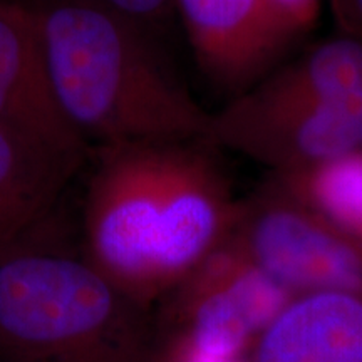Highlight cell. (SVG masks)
<instances>
[{
    "mask_svg": "<svg viewBox=\"0 0 362 362\" xmlns=\"http://www.w3.org/2000/svg\"><path fill=\"white\" fill-rule=\"evenodd\" d=\"M205 139L96 146L84 205V253L151 309L228 238L237 216L226 173Z\"/></svg>",
    "mask_w": 362,
    "mask_h": 362,
    "instance_id": "obj_1",
    "label": "cell"
},
{
    "mask_svg": "<svg viewBox=\"0 0 362 362\" xmlns=\"http://www.w3.org/2000/svg\"><path fill=\"white\" fill-rule=\"evenodd\" d=\"M54 96L86 143L205 139L203 110L161 64L141 27L99 0L34 7Z\"/></svg>",
    "mask_w": 362,
    "mask_h": 362,
    "instance_id": "obj_2",
    "label": "cell"
},
{
    "mask_svg": "<svg viewBox=\"0 0 362 362\" xmlns=\"http://www.w3.org/2000/svg\"><path fill=\"white\" fill-rule=\"evenodd\" d=\"M0 252L4 362H153L149 310L88 259L37 237Z\"/></svg>",
    "mask_w": 362,
    "mask_h": 362,
    "instance_id": "obj_3",
    "label": "cell"
},
{
    "mask_svg": "<svg viewBox=\"0 0 362 362\" xmlns=\"http://www.w3.org/2000/svg\"><path fill=\"white\" fill-rule=\"evenodd\" d=\"M206 141L272 175H296L362 151V40H320L211 112Z\"/></svg>",
    "mask_w": 362,
    "mask_h": 362,
    "instance_id": "obj_4",
    "label": "cell"
},
{
    "mask_svg": "<svg viewBox=\"0 0 362 362\" xmlns=\"http://www.w3.org/2000/svg\"><path fill=\"white\" fill-rule=\"evenodd\" d=\"M228 240L293 296L362 293V242L270 176L238 200Z\"/></svg>",
    "mask_w": 362,
    "mask_h": 362,
    "instance_id": "obj_5",
    "label": "cell"
},
{
    "mask_svg": "<svg viewBox=\"0 0 362 362\" xmlns=\"http://www.w3.org/2000/svg\"><path fill=\"white\" fill-rule=\"evenodd\" d=\"M293 293L225 240L163 304L165 341L221 357H245Z\"/></svg>",
    "mask_w": 362,
    "mask_h": 362,
    "instance_id": "obj_6",
    "label": "cell"
},
{
    "mask_svg": "<svg viewBox=\"0 0 362 362\" xmlns=\"http://www.w3.org/2000/svg\"><path fill=\"white\" fill-rule=\"evenodd\" d=\"M198 66L216 88L247 90L296 42L270 0H175Z\"/></svg>",
    "mask_w": 362,
    "mask_h": 362,
    "instance_id": "obj_7",
    "label": "cell"
},
{
    "mask_svg": "<svg viewBox=\"0 0 362 362\" xmlns=\"http://www.w3.org/2000/svg\"><path fill=\"white\" fill-rule=\"evenodd\" d=\"M0 124L66 151L89 153L54 96L34 7L11 0H0Z\"/></svg>",
    "mask_w": 362,
    "mask_h": 362,
    "instance_id": "obj_8",
    "label": "cell"
},
{
    "mask_svg": "<svg viewBox=\"0 0 362 362\" xmlns=\"http://www.w3.org/2000/svg\"><path fill=\"white\" fill-rule=\"evenodd\" d=\"M245 361L362 362V293H297L255 339Z\"/></svg>",
    "mask_w": 362,
    "mask_h": 362,
    "instance_id": "obj_9",
    "label": "cell"
},
{
    "mask_svg": "<svg viewBox=\"0 0 362 362\" xmlns=\"http://www.w3.org/2000/svg\"><path fill=\"white\" fill-rule=\"evenodd\" d=\"M84 158L0 124V252L42 226Z\"/></svg>",
    "mask_w": 362,
    "mask_h": 362,
    "instance_id": "obj_10",
    "label": "cell"
},
{
    "mask_svg": "<svg viewBox=\"0 0 362 362\" xmlns=\"http://www.w3.org/2000/svg\"><path fill=\"white\" fill-rule=\"evenodd\" d=\"M362 242V151L296 175H270Z\"/></svg>",
    "mask_w": 362,
    "mask_h": 362,
    "instance_id": "obj_11",
    "label": "cell"
},
{
    "mask_svg": "<svg viewBox=\"0 0 362 362\" xmlns=\"http://www.w3.org/2000/svg\"><path fill=\"white\" fill-rule=\"evenodd\" d=\"M99 2L141 27L144 33L166 24L175 11V0H99Z\"/></svg>",
    "mask_w": 362,
    "mask_h": 362,
    "instance_id": "obj_12",
    "label": "cell"
},
{
    "mask_svg": "<svg viewBox=\"0 0 362 362\" xmlns=\"http://www.w3.org/2000/svg\"><path fill=\"white\" fill-rule=\"evenodd\" d=\"M287 25L298 35L305 34L315 24L320 0H270Z\"/></svg>",
    "mask_w": 362,
    "mask_h": 362,
    "instance_id": "obj_13",
    "label": "cell"
},
{
    "mask_svg": "<svg viewBox=\"0 0 362 362\" xmlns=\"http://www.w3.org/2000/svg\"><path fill=\"white\" fill-rule=\"evenodd\" d=\"M153 362H247L245 357H221L200 351L180 341H165L156 347Z\"/></svg>",
    "mask_w": 362,
    "mask_h": 362,
    "instance_id": "obj_14",
    "label": "cell"
},
{
    "mask_svg": "<svg viewBox=\"0 0 362 362\" xmlns=\"http://www.w3.org/2000/svg\"><path fill=\"white\" fill-rule=\"evenodd\" d=\"M342 34L362 40V0H329Z\"/></svg>",
    "mask_w": 362,
    "mask_h": 362,
    "instance_id": "obj_15",
    "label": "cell"
}]
</instances>
